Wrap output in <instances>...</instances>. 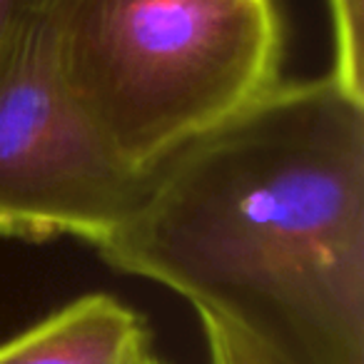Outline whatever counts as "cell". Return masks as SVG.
I'll use <instances>...</instances> for the list:
<instances>
[{"label":"cell","instance_id":"1","mask_svg":"<svg viewBox=\"0 0 364 364\" xmlns=\"http://www.w3.org/2000/svg\"><path fill=\"white\" fill-rule=\"evenodd\" d=\"M95 255L287 364H364V97L277 82L152 167Z\"/></svg>","mask_w":364,"mask_h":364},{"label":"cell","instance_id":"2","mask_svg":"<svg viewBox=\"0 0 364 364\" xmlns=\"http://www.w3.org/2000/svg\"><path fill=\"white\" fill-rule=\"evenodd\" d=\"M277 0H65L53 43L73 97L135 172L282 82Z\"/></svg>","mask_w":364,"mask_h":364},{"label":"cell","instance_id":"3","mask_svg":"<svg viewBox=\"0 0 364 364\" xmlns=\"http://www.w3.org/2000/svg\"><path fill=\"white\" fill-rule=\"evenodd\" d=\"M145 175L107 147L58 65L53 18L0 53V237L105 242Z\"/></svg>","mask_w":364,"mask_h":364},{"label":"cell","instance_id":"4","mask_svg":"<svg viewBox=\"0 0 364 364\" xmlns=\"http://www.w3.org/2000/svg\"><path fill=\"white\" fill-rule=\"evenodd\" d=\"M147 322L112 294H82L0 342V364H142Z\"/></svg>","mask_w":364,"mask_h":364},{"label":"cell","instance_id":"5","mask_svg":"<svg viewBox=\"0 0 364 364\" xmlns=\"http://www.w3.org/2000/svg\"><path fill=\"white\" fill-rule=\"evenodd\" d=\"M334 26V68L332 75L349 92L364 97L362 65V0H329Z\"/></svg>","mask_w":364,"mask_h":364},{"label":"cell","instance_id":"6","mask_svg":"<svg viewBox=\"0 0 364 364\" xmlns=\"http://www.w3.org/2000/svg\"><path fill=\"white\" fill-rule=\"evenodd\" d=\"M210 364H287L282 357L235 324L213 314H198Z\"/></svg>","mask_w":364,"mask_h":364},{"label":"cell","instance_id":"7","mask_svg":"<svg viewBox=\"0 0 364 364\" xmlns=\"http://www.w3.org/2000/svg\"><path fill=\"white\" fill-rule=\"evenodd\" d=\"M65 0H0V53L26 28L50 21Z\"/></svg>","mask_w":364,"mask_h":364},{"label":"cell","instance_id":"8","mask_svg":"<svg viewBox=\"0 0 364 364\" xmlns=\"http://www.w3.org/2000/svg\"><path fill=\"white\" fill-rule=\"evenodd\" d=\"M142 364H167V362H162V359H160V357H157V354H155V352H152V354H150V357H147V359H145V362H142Z\"/></svg>","mask_w":364,"mask_h":364}]
</instances>
